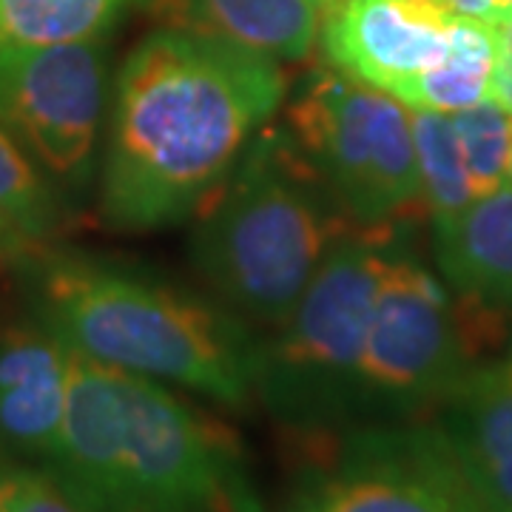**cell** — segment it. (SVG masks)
Here are the masks:
<instances>
[{
	"mask_svg": "<svg viewBox=\"0 0 512 512\" xmlns=\"http://www.w3.org/2000/svg\"><path fill=\"white\" fill-rule=\"evenodd\" d=\"M458 18L481 20L490 26H501L512 20V9L507 0H441Z\"/></svg>",
	"mask_w": 512,
	"mask_h": 512,
	"instance_id": "obj_21",
	"label": "cell"
},
{
	"mask_svg": "<svg viewBox=\"0 0 512 512\" xmlns=\"http://www.w3.org/2000/svg\"><path fill=\"white\" fill-rule=\"evenodd\" d=\"M285 100L279 60L197 29L148 35L114 89L103 208L120 228L185 220Z\"/></svg>",
	"mask_w": 512,
	"mask_h": 512,
	"instance_id": "obj_1",
	"label": "cell"
},
{
	"mask_svg": "<svg viewBox=\"0 0 512 512\" xmlns=\"http://www.w3.org/2000/svg\"><path fill=\"white\" fill-rule=\"evenodd\" d=\"M106 97L100 37L55 46H0V123L60 180L89 171Z\"/></svg>",
	"mask_w": 512,
	"mask_h": 512,
	"instance_id": "obj_9",
	"label": "cell"
},
{
	"mask_svg": "<svg viewBox=\"0 0 512 512\" xmlns=\"http://www.w3.org/2000/svg\"><path fill=\"white\" fill-rule=\"evenodd\" d=\"M220 197H208L191 259L205 282L237 311L282 322L328 254L348 237L328 185L291 134H256Z\"/></svg>",
	"mask_w": 512,
	"mask_h": 512,
	"instance_id": "obj_4",
	"label": "cell"
},
{
	"mask_svg": "<svg viewBox=\"0 0 512 512\" xmlns=\"http://www.w3.org/2000/svg\"><path fill=\"white\" fill-rule=\"evenodd\" d=\"M453 20L441 0H336L319 37L339 72L399 97L444 57Z\"/></svg>",
	"mask_w": 512,
	"mask_h": 512,
	"instance_id": "obj_10",
	"label": "cell"
},
{
	"mask_svg": "<svg viewBox=\"0 0 512 512\" xmlns=\"http://www.w3.org/2000/svg\"><path fill=\"white\" fill-rule=\"evenodd\" d=\"M197 32L225 37L274 60H302L322 29L316 0H174Z\"/></svg>",
	"mask_w": 512,
	"mask_h": 512,
	"instance_id": "obj_14",
	"label": "cell"
},
{
	"mask_svg": "<svg viewBox=\"0 0 512 512\" xmlns=\"http://www.w3.org/2000/svg\"><path fill=\"white\" fill-rule=\"evenodd\" d=\"M387 239L345 237L256 353L254 390L279 424L328 433L353 424L359 362Z\"/></svg>",
	"mask_w": 512,
	"mask_h": 512,
	"instance_id": "obj_5",
	"label": "cell"
},
{
	"mask_svg": "<svg viewBox=\"0 0 512 512\" xmlns=\"http://www.w3.org/2000/svg\"><path fill=\"white\" fill-rule=\"evenodd\" d=\"M410 114H413L421 200L427 211H433V217H447L476 200L467 165L461 157L456 128L450 114L416 109H410Z\"/></svg>",
	"mask_w": 512,
	"mask_h": 512,
	"instance_id": "obj_17",
	"label": "cell"
},
{
	"mask_svg": "<svg viewBox=\"0 0 512 512\" xmlns=\"http://www.w3.org/2000/svg\"><path fill=\"white\" fill-rule=\"evenodd\" d=\"M507 3H510V9H512V0H507Z\"/></svg>",
	"mask_w": 512,
	"mask_h": 512,
	"instance_id": "obj_25",
	"label": "cell"
},
{
	"mask_svg": "<svg viewBox=\"0 0 512 512\" xmlns=\"http://www.w3.org/2000/svg\"><path fill=\"white\" fill-rule=\"evenodd\" d=\"M46 467L86 512H262L214 421L163 382L74 350Z\"/></svg>",
	"mask_w": 512,
	"mask_h": 512,
	"instance_id": "obj_2",
	"label": "cell"
},
{
	"mask_svg": "<svg viewBox=\"0 0 512 512\" xmlns=\"http://www.w3.org/2000/svg\"><path fill=\"white\" fill-rule=\"evenodd\" d=\"M467 370V345L439 279L390 242L359 362L353 424H393L444 402Z\"/></svg>",
	"mask_w": 512,
	"mask_h": 512,
	"instance_id": "obj_7",
	"label": "cell"
},
{
	"mask_svg": "<svg viewBox=\"0 0 512 512\" xmlns=\"http://www.w3.org/2000/svg\"><path fill=\"white\" fill-rule=\"evenodd\" d=\"M285 512H487L441 430L362 424L313 467Z\"/></svg>",
	"mask_w": 512,
	"mask_h": 512,
	"instance_id": "obj_8",
	"label": "cell"
},
{
	"mask_svg": "<svg viewBox=\"0 0 512 512\" xmlns=\"http://www.w3.org/2000/svg\"><path fill=\"white\" fill-rule=\"evenodd\" d=\"M473 194L484 197L507 183L512 146V117L495 100L450 114Z\"/></svg>",
	"mask_w": 512,
	"mask_h": 512,
	"instance_id": "obj_18",
	"label": "cell"
},
{
	"mask_svg": "<svg viewBox=\"0 0 512 512\" xmlns=\"http://www.w3.org/2000/svg\"><path fill=\"white\" fill-rule=\"evenodd\" d=\"M291 140L345 217L387 228L421 200L413 114L339 69L316 72L291 103Z\"/></svg>",
	"mask_w": 512,
	"mask_h": 512,
	"instance_id": "obj_6",
	"label": "cell"
},
{
	"mask_svg": "<svg viewBox=\"0 0 512 512\" xmlns=\"http://www.w3.org/2000/svg\"><path fill=\"white\" fill-rule=\"evenodd\" d=\"M3 234H6V231H3V222H0V239H3Z\"/></svg>",
	"mask_w": 512,
	"mask_h": 512,
	"instance_id": "obj_24",
	"label": "cell"
},
{
	"mask_svg": "<svg viewBox=\"0 0 512 512\" xmlns=\"http://www.w3.org/2000/svg\"><path fill=\"white\" fill-rule=\"evenodd\" d=\"M507 183H512V146H510V165H507Z\"/></svg>",
	"mask_w": 512,
	"mask_h": 512,
	"instance_id": "obj_23",
	"label": "cell"
},
{
	"mask_svg": "<svg viewBox=\"0 0 512 512\" xmlns=\"http://www.w3.org/2000/svg\"><path fill=\"white\" fill-rule=\"evenodd\" d=\"M495 60L498 26L456 15L444 57L404 86L396 100H402L407 109L439 114L473 109L493 94Z\"/></svg>",
	"mask_w": 512,
	"mask_h": 512,
	"instance_id": "obj_15",
	"label": "cell"
},
{
	"mask_svg": "<svg viewBox=\"0 0 512 512\" xmlns=\"http://www.w3.org/2000/svg\"><path fill=\"white\" fill-rule=\"evenodd\" d=\"M52 197L20 143L0 123V222L3 231L37 237L52 222Z\"/></svg>",
	"mask_w": 512,
	"mask_h": 512,
	"instance_id": "obj_19",
	"label": "cell"
},
{
	"mask_svg": "<svg viewBox=\"0 0 512 512\" xmlns=\"http://www.w3.org/2000/svg\"><path fill=\"white\" fill-rule=\"evenodd\" d=\"M316 3H319V6H322V12H325V9H330V6H333L336 0H316Z\"/></svg>",
	"mask_w": 512,
	"mask_h": 512,
	"instance_id": "obj_22",
	"label": "cell"
},
{
	"mask_svg": "<svg viewBox=\"0 0 512 512\" xmlns=\"http://www.w3.org/2000/svg\"><path fill=\"white\" fill-rule=\"evenodd\" d=\"M146 0H0V46H55L103 37Z\"/></svg>",
	"mask_w": 512,
	"mask_h": 512,
	"instance_id": "obj_16",
	"label": "cell"
},
{
	"mask_svg": "<svg viewBox=\"0 0 512 512\" xmlns=\"http://www.w3.org/2000/svg\"><path fill=\"white\" fill-rule=\"evenodd\" d=\"M46 328L94 362L222 404L254 393L259 342L228 311L148 276L57 256L40 274Z\"/></svg>",
	"mask_w": 512,
	"mask_h": 512,
	"instance_id": "obj_3",
	"label": "cell"
},
{
	"mask_svg": "<svg viewBox=\"0 0 512 512\" xmlns=\"http://www.w3.org/2000/svg\"><path fill=\"white\" fill-rule=\"evenodd\" d=\"M436 259L461 296L512 305V183L436 217Z\"/></svg>",
	"mask_w": 512,
	"mask_h": 512,
	"instance_id": "obj_13",
	"label": "cell"
},
{
	"mask_svg": "<svg viewBox=\"0 0 512 512\" xmlns=\"http://www.w3.org/2000/svg\"><path fill=\"white\" fill-rule=\"evenodd\" d=\"M441 407V436L481 507L512 512V356L467 370Z\"/></svg>",
	"mask_w": 512,
	"mask_h": 512,
	"instance_id": "obj_12",
	"label": "cell"
},
{
	"mask_svg": "<svg viewBox=\"0 0 512 512\" xmlns=\"http://www.w3.org/2000/svg\"><path fill=\"white\" fill-rule=\"evenodd\" d=\"M0 512H86L49 473L0 456Z\"/></svg>",
	"mask_w": 512,
	"mask_h": 512,
	"instance_id": "obj_20",
	"label": "cell"
},
{
	"mask_svg": "<svg viewBox=\"0 0 512 512\" xmlns=\"http://www.w3.org/2000/svg\"><path fill=\"white\" fill-rule=\"evenodd\" d=\"M69 348L49 328L0 333V456L55 453L66 407Z\"/></svg>",
	"mask_w": 512,
	"mask_h": 512,
	"instance_id": "obj_11",
	"label": "cell"
}]
</instances>
